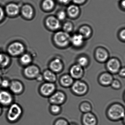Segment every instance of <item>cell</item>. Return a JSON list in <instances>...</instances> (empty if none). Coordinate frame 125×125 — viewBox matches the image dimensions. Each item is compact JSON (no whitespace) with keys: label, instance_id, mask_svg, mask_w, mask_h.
I'll return each instance as SVG.
<instances>
[{"label":"cell","instance_id":"obj_9","mask_svg":"<svg viewBox=\"0 0 125 125\" xmlns=\"http://www.w3.org/2000/svg\"><path fill=\"white\" fill-rule=\"evenodd\" d=\"M49 101L51 104L61 105L65 102L66 96L65 94L61 91H56L49 97Z\"/></svg>","mask_w":125,"mask_h":125},{"label":"cell","instance_id":"obj_27","mask_svg":"<svg viewBox=\"0 0 125 125\" xmlns=\"http://www.w3.org/2000/svg\"><path fill=\"white\" fill-rule=\"evenodd\" d=\"M90 63V60L87 56L82 55L77 59L76 63L84 68L87 67Z\"/></svg>","mask_w":125,"mask_h":125},{"label":"cell","instance_id":"obj_2","mask_svg":"<svg viewBox=\"0 0 125 125\" xmlns=\"http://www.w3.org/2000/svg\"><path fill=\"white\" fill-rule=\"evenodd\" d=\"M71 38L69 33L63 31H59L54 34L53 39L56 46L60 48H63L71 43Z\"/></svg>","mask_w":125,"mask_h":125},{"label":"cell","instance_id":"obj_7","mask_svg":"<svg viewBox=\"0 0 125 125\" xmlns=\"http://www.w3.org/2000/svg\"><path fill=\"white\" fill-rule=\"evenodd\" d=\"M21 6L15 2L8 3L4 8L6 16L10 18L17 17L20 14Z\"/></svg>","mask_w":125,"mask_h":125},{"label":"cell","instance_id":"obj_13","mask_svg":"<svg viewBox=\"0 0 125 125\" xmlns=\"http://www.w3.org/2000/svg\"><path fill=\"white\" fill-rule=\"evenodd\" d=\"M95 59L101 63H106L109 59V54L106 49L103 47H98L95 52Z\"/></svg>","mask_w":125,"mask_h":125},{"label":"cell","instance_id":"obj_38","mask_svg":"<svg viewBox=\"0 0 125 125\" xmlns=\"http://www.w3.org/2000/svg\"><path fill=\"white\" fill-rule=\"evenodd\" d=\"M87 0H71L75 5H82L86 2Z\"/></svg>","mask_w":125,"mask_h":125},{"label":"cell","instance_id":"obj_6","mask_svg":"<svg viewBox=\"0 0 125 125\" xmlns=\"http://www.w3.org/2000/svg\"><path fill=\"white\" fill-rule=\"evenodd\" d=\"M106 68L107 72L112 74H116L121 68V63L118 58H111L106 62Z\"/></svg>","mask_w":125,"mask_h":125},{"label":"cell","instance_id":"obj_32","mask_svg":"<svg viewBox=\"0 0 125 125\" xmlns=\"http://www.w3.org/2000/svg\"><path fill=\"white\" fill-rule=\"evenodd\" d=\"M69 124V123L66 119L59 118L55 120L53 125H68Z\"/></svg>","mask_w":125,"mask_h":125},{"label":"cell","instance_id":"obj_15","mask_svg":"<svg viewBox=\"0 0 125 125\" xmlns=\"http://www.w3.org/2000/svg\"><path fill=\"white\" fill-rule=\"evenodd\" d=\"M46 27L49 30L56 31L60 27V20L54 16H49L46 18L45 20Z\"/></svg>","mask_w":125,"mask_h":125},{"label":"cell","instance_id":"obj_37","mask_svg":"<svg viewBox=\"0 0 125 125\" xmlns=\"http://www.w3.org/2000/svg\"><path fill=\"white\" fill-rule=\"evenodd\" d=\"M119 37L122 41H124L125 40V30L123 29L120 31L119 33Z\"/></svg>","mask_w":125,"mask_h":125},{"label":"cell","instance_id":"obj_20","mask_svg":"<svg viewBox=\"0 0 125 125\" xmlns=\"http://www.w3.org/2000/svg\"><path fill=\"white\" fill-rule=\"evenodd\" d=\"M74 80L68 74H63L59 79V83L64 88L71 87L74 82Z\"/></svg>","mask_w":125,"mask_h":125},{"label":"cell","instance_id":"obj_31","mask_svg":"<svg viewBox=\"0 0 125 125\" xmlns=\"http://www.w3.org/2000/svg\"><path fill=\"white\" fill-rule=\"evenodd\" d=\"M110 86L112 88L115 90H118L121 88V84L120 82L117 79H114Z\"/></svg>","mask_w":125,"mask_h":125},{"label":"cell","instance_id":"obj_4","mask_svg":"<svg viewBox=\"0 0 125 125\" xmlns=\"http://www.w3.org/2000/svg\"><path fill=\"white\" fill-rule=\"evenodd\" d=\"M22 113V109L20 106L17 104H12L7 112V119L11 123L16 122L19 119Z\"/></svg>","mask_w":125,"mask_h":125},{"label":"cell","instance_id":"obj_24","mask_svg":"<svg viewBox=\"0 0 125 125\" xmlns=\"http://www.w3.org/2000/svg\"><path fill=\"white\" fill-rule=\"evenodd\" d=\"M55 3L54 0H43L41 3V8L45 11H50L54 8Z\"/></svg>","mask_w":125,"mask_h":125},{"label":"cell","instance_id":"obj_23","mask_svg":"<svg viewBox=\"0 0 125 125\" xmlns=\"http://www.w3.org/2000/svg\"><path fill=\"white\" fill-rule=\"evenodd\" d=\"M80 13V10L77 5H71L67 8L66 14L70 18L72 19L76 18L79 16Z\"/></svg>","mask_w":125,"mask_h":125},{"label":"cell","instance_id":"obj_29","mask_svg":"<svg viewBox=\"0 0 125 125\" xmlns=\"http://www.w3.org/2000/svg\"><path fill=\"white\" fill-rule=\"evenodd\" d=\"M50 112L54 115H57L61 112L62 110L61 105L55 104H51L50 107Z\"/></svg>","mask_w":125,"mask_h":125},{"label":"cell","instance_id":"obj_3","mask_svg":"<svg viewBox=\"0 0 125 125\" xmlns=\"http://www.w3.org/2000/svg\"><path fill=\"white\" fill-rule=\"evenodd\" d=\"M25 50V45L19 41L11 42L9 44L7 49L9 54L13 57L21 56L24 53Z\"/></svg>","mask_w":125,"mask_h":125},{"label":"cell","instance_id":"obj_22","mask_svg":"<svg viewBox=\"0 0 125 125\" xmlns=\"http://www.w3.org/2000/svg\"><path fill=\"white\" fill-rule=\"evenodd\" d=\"M44 80L46 82L55 83L57 80L56 74L49 69H46L42 73Z\"/></svg>","mask_w":125,"mask_h":125},{"label":"cell","instance_id":"obj_21","mask_svg":"<svg viewBox=\"0 0 125 125\" xmlns=\"http://www.w3.org/2000/svg\"><path fill=\"white\" fill-rule=\"evenodd\" d=\"M84 38L79 33L75 34L71 36V43L74 47L79 48L84 44Z\"/></svg>","mask_w":125,"mask_h":125},{"label":"cell","instance_id":"obj_41","mask_svg":"<svg viewBox=\"0 0 125 125\" xmlns=\"http://www.w3.org/2000/svg\"><path fill=\"white\" fill-rule=\"evenodd\" d=\"M120 5L121 8L123 9L125 8V0H122L120 3Z\"/></svg>","mask_w":125,"mask_h":125},{"label":"cell","instance_id":"obj_8","mask_svg":"<svg viewBox=\"0 0 125 125\" xmlns=\"http://www.w3.org/2000/svg\"><path fill=\"white\" fill-rule=\"evenodd\" d=\"M20 14L25 20H31L35 17V11L32 5L25 3L21 6Z\"/></svg>","mask_w":125,"mask_h":125},{"label":"cell","instance_id":"obj_36","mask_svg":"<svg viewBox=\"0 0 125 125\" xmlns=\"http://www.w3.org/2000/svg\"><path fill=\"white\" fill-rule=\"evenodd\" d=\"M119 76L122 78H124L125 77V67H121L118 73Z\"/></svg>","mask_w":125,"mask_h":125},{"label":"cell","instance_id":"obj_11","mask_svg":"<svg viewBox=\"0 0 125 125\" xmlns=\"http://www.w3.org/2000/svg\"><path fill=\"white\" fill-rule=\"evenodd\" d=\"M69 74L75 80H80L84 75V68L77 63H75L69 68Z\"/></svg>","mask_w":125,"mask_h":125},{"label":"cell","instance_id":"obj_25","mask_svg":"<svg viewBox=\"0 0 125 125\" xmlns=\"http://www.w3.org/2000/svg\"><path fill=\"white\" fill-rule=\"evenodd\" d=\"M92 32L91 28L88 25L82 26L79 29V33L80 34L84 39L90 38L91 36Z\"/></svg>","mask_w":125,"mask_h":125},{"label":"cell","instance_id":"obj_33","mask_svg":"<svg viewBox=\"0 0 125 125\" xmlns=\"http://www.w3.org/2000/svg\"><path fill=\"white\" fill-rule=\"evenodd\" d=\"M66 15L67 14L66 12H65L64 11L61 10L58 12L56 17L60 21H63L66 18Z\"/></svg>","mask_w":125,"mask_h":125},{"label":"cell","instance_id":"obj_17","mask_svg":"<svg viewBox=\"0 0 125 125\" xmlns=\"http://www.w3.org/2000/svg\"><path fill=\"white\" fill-rule=\"evenodd\" d=\"M113 79L112 74L106 72H103L99 75L98 80L101 85L104 87H108L110 86Z\"/></svg>","mask_w":125,"mask_h":125},{"label":"cell","instance_id":"obj_39","mask_svg":"<svg viewBox=\"0 0 125 125\" xmlns=\"http://www.w3.org/2000/svg\"><path fill=\"white\" fill-rule=\"evenodd\" d=\"M36 80L37 81L39 82H42L44 80L43 77V75L42 74H41L40 73L38 76L36 78Z\"/></svg>","mask_w":125,"mask_h":125},{"label":"cell","instance_id":"obj_42","mask_svg":"<svg viewBox=\"0 0 125 125\" xmlns=\"http://www.w3.org/2000/svg\"><path fill=\"white\" fill-rule=\"evenodd\" d=\"M68 125H78L76 124L75 123H70Z\"/></svg>","mask_w":125,"mask_h":125},{"label":"cell","instance_id":"obj_5","mask_svg":"<svg viewBox=\"0 0 125 125\" xmlns=\"http://www.w3.org/2000/svg\"><path fill=\"white\" fill-rule=\"evenodd\" d=\"M71 88L72 93L79 96H82L86 94L89 89L87 83L80 80L74 81Z\"/></svg>","mask_w":125,"mask_h":125},{"label":"cell","instance_id":"obj_10","mask_svg":"<svg viewBox=\"0 0 125 125\" xmlns=\"http://www.w3.org/2000/svg\"><path fill=\"white\" fill-rule=\"evenodd\" d=\"M56 91L55 83L46 82L42 84L40 87V93L43 96L50 97Z\"/></svg>","mask_w":125,"mask_h":125},{"label":"cell","instance_id":"obj_35","mask_svg":"<svg viewBox=\"0 0 125 125\" xmlns=\"http://www.w3.org/2000/svg\"><path fill=\"white\" fill-rule=\"evenodd\" d=\"M10 84V82H9V80H8L5 79L2 80L0 85L4 88H7L9 87Z\"/></svg>","mask_w":125,"mask_h":125},{"label":"cell","instance_id":"obj_44","mask_svg":"<svg viewBox=\"0 0 125 125\" xmlns=\"http://www.w3.org/2000/svg\"><path fill=\"white\" fill-rule=\"evenodd\" d=\"M2 78H1V77H0V85H1V82H2Z\"/></svg>","mask_w":125,"mask_h":125},{"label":"cell","instance_id":"obj_16","mask_svg":"<svg viewBox=\"0 0 125 125\" xmlns=\"http://www.w3.org/2000/svg\"><path fill=\"white\" fill-rule=\"evenodd\" d=\"M81 122L82 125H97L98 122L96 116L91 112L83 114Z\"/></svg>","mask_w":125,"mask_h":125},{"label":"cell","instance_id":"obj_40","mask_svg":"<svg viewBox=\"0 0 125 125\" xmlns=\"http://www.w3.org/2000/svg\"><path fill=\"white\" fill-rule=\"evenodd\" d=\"M58 2L63 5H67L71 1V0H58Z\"/></svg>","mask_w":125,"mask_h":125},{"label":"cell","instance_id":"obj_43","mask_svg":"<svg viewBox=\"0 0 125 125\" xmlns=\"http://www.w3.org/2000/svg\"><path fill=\"white\" fill-rule=\"evenodd\" d=\"M2 109L1 108V106H0V115L1 114V113H2Z\"/></svg>","mask_w":125,"mask_h":125},{"label":"cell","instance_id":"obj_18","mask_svg":"<svg viewBox=\"0 0 125 125\" xmlns=\"http://www.w3.org/2000/svg\"><path fill=\"white\" fill-rule=\"evenodd\" d=\"M13 101L12 94L5 90L0 91V104L3 106L10 105Z\"/></svg>","mask_w":125,"mask_h":125},{"label":"cell","instance_id":"obj_34","mask_svg":"<svg viewBox=\"0 0 125 125\" xmlns=\"http://www.w3.org/2000/svg\"><path fill=\"white\" fill-rule=\"evenodd\" d=\"M6 15L4 11V8L0 6V23H2L5 18Z\"/></svg>","mask_w":125,"mask_h":125},{"label":"cell","instance_id":"obj_14","mask_svg":"<svg viewBox=\"0 0 125 125\" xmlns=\"http://www.w3.org/2000/svg\"><path fill=\"white\" fill-rule=\"evenodd\" d=\"M24 73L25 76L28 79H36L40 73V70L37 66L30 65L24 69Z\"/></svg>","mask_w":125,"mask_h":125},{"label":"cell","instance_id":"obj_12","mask_svg":"<svg viewBox=\"0 0 125 125\" xmlns=\"http://www.w3.org/2000/svg\"><path fill=\"white\" fill-rule=\"evenodd\" d=\"M49 68V69L55 73H59L63 70L64 64L61 59L58 57L55 58L50 62Z\"/></svg>","mask_w":125,"mask_h":125},{"label":"cell","instance_id":"obj_28","mask_svg":"<svg viewBox=\"0 0 125 125\" xmlns=\"http://www.w3.org/2000/svg\"><path fill=\"white\" fill-rule=\"evenodd\" d=\"M79 109L80 111L84 114L91 112L92 107L90 102L84 101L80 104L79 106Z\"/></svg>","mask_w":125,"mask_h":125},{"label":"cell","instance_id":"obj_30","mask_svg":"<svg viewBox=\"0 0 125 125\" xmlns=\"http://www.w3.org/2000/svg\"><path fill=\"white\" fill-rule=\"evenodd\" d=\"M63 30L64 32L69 33L73 31V25L72 22L67 21L65 22L63 26Z\"/></svg>","mask_w":125,"mask_h":125},{"label":"cell","instance_id":"obj_1","mask_svg":"<svg viewBox=\"0 0 125 125\" xmlns=\"http://www.w3.org/2000/svg\"><path fill=\"white\" fill-rule=\"evenodd\" d=\"M106 115L108 119L112 121L123 120L125 117L124 106L120 103H113L107 108Z\"/></svg>","mask_w":125,"mask_h":125},{"label":"cell","instance_id":"obj_19","mask_svg":"<svg viewBox=\"0 0 125 125\" xmlns=\"http://www.w3.org/2000/svg\"><path fill=\"white\" fill-rule=\"evenodd\" d=\"M9 88L11 91L14 94H20L22 93L24 89L22 83L18 80H13L10 82Z\"/></svg>","mask_w":125,"mask_h":125},{"label":"cell","instance_id":"obj_26","mask_svg":"<svg viewBox=\"0 0 125 125\" xmlns=\"http://www.w3.org/2000/svg\"><path fill=\"white\" fill-rule=\"evenodd\" d=\"M20 61L23 65L28 66L30 65L32 61V57L30 54L24 53L21 55Z\"/></svg>","mask_w":125,"mask_h":125}]
</instances>
